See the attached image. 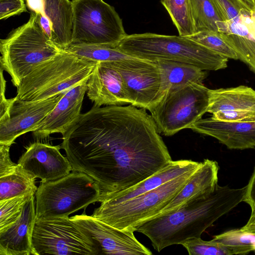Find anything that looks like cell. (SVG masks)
<instances>
[{
  "label": "cell",
  "mask_w": 255,
  "mask_h": 255,
  "mask_svg": "<svg viewBox=\"0 0 255 255\" xmlns=\"http://www.w3.org/2000/svg\"><path fill=\"white\" fill-rule=\"evenodd\" d=\"M62 139L61 148L72 171L98 183L101 200L138 184L172 160L151 115L131 104L94 105L70 125Z\"/></svg>",
  "instance_id": "cell-1"
},
{
  "label": "cell",
  "mask_w": 255,
  "mask_h": 255,
  "mask_svg": "<svg viewBox=\"0 0 255 255\" xmlns=\"http://www.w3.org/2000/svg\"><path fill=\"white\" fill-rule=\"evenodd\" d=\"M246 191V186L232 188L218 184L176 210L145 222L136 231L148 237L158 252L187 240L201 238L216 221L244 201Z\"/></svg>",
  "instance_id": "cell-2"
},
{
  "label": "cell",
  "mask_w": 255,
  "mask_h": 255,
  "mask_svg": "<svg viewBox=\"0 0 255 255\" xmlns=\"http://www.w3.org/2000/svg\"><path fill=\"white\" fill-rule=\"evenodd\" d=\"M131 57L150 61L186 63L203 70L227 68L228 58L186 37L152 33L127 35L116 47Z\"/></svg>",
  "instance_id": "cell-3"
},
{
  "label": "cell",
  "mask_w": 255,
  "mask_h": 255,
  "mask_svg": "<svg viewBox=\"0 0 255 255\" xmlns=\"http://www.w3.org/2000/svg\"><path fill=\"white\" fill-rule=\"evenodd\" d=\"M64 51L45 33L37 14L31 12L27 22L0 39V67L17 88L35 67Z\"/></svg>",
  "instance_id": "cell-4"
},
{
  "label": "cell",
  "mask_w": 255,
  "mask_h": 255,
  "mask_svg": "<svg viewBox=\"0 0 255 255\" xmlns=\"http://www.w3.org/2000/svg\"><path fill=\"white\" fill-rule=\"evenodd\" d=\"M97 62L64 50L35 67L17 88L16 100H45L89 79Z\"/></svg>",
  "instance_id": "cell-5"
},
{
  "label": "cell",
  "mask_w": 255,
  "mask_h": 255,
  "mask_svg": "<svg viewBox=\"0 0 255 255\" xmlns=\"http://www.w3.org/2000/svg\"><path fill=\"white\" fill-rule=\"evenodd\" d=\"M36 218L49 219L69 215L100 202L102 191L87 174L73 171L58 179L41 182L35 194Z\"/></svg>",
  "instance_id": "cell-6"
},
{
  "label": "cell",
  "mask_w": 255,
  "mask_h": 255,
  "mask_svg": "<svg viewBox=\"0 0 255 255\" xmlns=\"http://www.w3.org/2000/svg\"><path fill=\"white\" fill-rule=\"evenodd\" d=\"M200 166L124 202L113 205L101 203L92 216L119 230L135 232L140 225L157 216L171 201Z\"/></svg>",
  "instance_id": "cell-7"
},
{
  "label": "cell",
  "mask_w": 255,
  "mask_h": 255,
  "mask_svg": "<svg viewBox=\"0 0 255 255\" xmlns=\"http://www.w3.org/2000/svg\"><path fill=\"white\" fill-rule=\"evenodd\" d=\"M72 2L71 44L116 48L128 35L115 8L103 0H73Z\"/></svg>",
  "instance_id": "cell-8"
},
{
  "label": "cell",
  "mask_w": 255,
  "mask_h": 255,
  "mask_svg": "<svg viewBox=\"0 0 255 255\" xmlns=\"http://www.w3.org/2000/svg\"><path fill=\"white\" fill-rule=\"evenodd\" d=\"M209 89L192 83L167 91L150 112L159 133L171 136L189 128L207 112Z\"/></svg>",
  "instance_id": "cell-9"
},
{
  "label": "cell",
  "mask_w": 255,
  "mask_h": 255,
  "mask_svg": "<svg viewBox=\"0 0 255 255\" xmlns=\"http://www.w3.org/2000/svg\"><path fill=\"white\" fill-rule=\"evenodd\" d=\"M31 245L34 255H95L91 242L69 217L36 218Z\"/></svg>",
  "instance_id": "cell-10"
},
{
  "label": "cell",
  "mask_w": 255,
  "mask_h": 255,
  "mask_svg": "<svg viewBox=\"0 0 255 255\" xmlns=\"http://www.w3.org/2000/svg\"><path fill=\"white\" fill-rule=\"evenodd\" d=\"M107 62L120 73L129 104L152 112L162 99L156 64L133 57Z\"/></svg>",
  "instance_id": "cell-11"
},
{
  "label": "cell",
  "mask_w": 255,
  "mask_h": 255,
  "mask_svg": "<svg viewBox=\"0 0 255 255\" xmlns=\"http://www.w3.org/2000/svg\"><path fill=\"white\" fill-rule=\"evenodd\" d=\"M70 219L91 242L95 255H152L137 240L132 231L119 230L85 214Z\"/></svg>",
  "instance_id": "cell-12"
},
{
  "label": "cell",
  "mask_w": 255,
  "mask_h": 255,
  "mask_svg": "<svg viewBox=\"0 0 255 255\" xmlns=\"http://www.w3.org/2000/svg\"><path fill=\"white\" fill-rule=\"evenodd\" d=\"M35 101L16 100L8 114L0 118V144L10 146L19 136L33 131L66 93Z\"/></svg>",
  "instance_id": "cell-13"
},
{
  "label": "cell",
  "mask_w": 255,
  "mask_h": 255,
  "mask_svg": "<svg viewBox=\"0 0 255 255\" xmlns=\"http://www.w3.org/2000/svg\"><path fill=\"white\" fill-rule=\"evenodd\" d=\"M61 146L40 142H33L26 147L17 164L34 178L41 182L58 179L72 171L70 162L60 152Z\"/></svg>",
  "instance_id": "cell-14"
},
{
  "label": "cell",
  "mask_w": 255,
  "mask_h": 255,
  "mask_svg": "<svg viewBox=\"0 0 255 255\" xmlns=\"http://www.w3.org/2000/svg\"><path fill=\"white\" fill-rule=\"evenodd\" d=\"M190 129L212 136L231 149L255 148V121L225 122L201 119Z\"/></svg>",
  "instance_id": "cell-15"
},
{
  "label": "cell",
  "mask_w": 255,
  "mask_h": 255,
  "mask_svg": "<svg viewBox=\"0 0 255 255\" xmlns=\"http://www.w3.org/2000/svg\"><path fill=\"white\" fill-rule=\"evenodd\" d=\"M88 79L79 83L67 91L54 109L33 131L34 136L44 139L50 134H63L70 125L81 114V109Z\"/></svg>",
  "instance_id": "cell-16"
},
{
  "label": "cell",
  "mask_w": 255,
  "mask_h": 255,
  "mask_svg": "<svg viewBox=\"0 0 255 255\" xmlns=\"http://www.w3.org/2000/svg\"><path fill=\"white\" fill-rule=\"evenodd\" d=\"M87 96L94 105L129 104L120 73L107 62H98L87 82Z\"/></svg>",
  "instance_id": "cell-17"
},
{
  "label": "cell",
  "mask_w": 255,
  "mask_h": 255,
  "mask_svg": "<svg viewBox=\"0 0 255 255\" xmlns=\"http://www.w3.org/2000/svg\"><path fill=\"white\" fill-rule=\"evenodd\" d=\"M36 218L33 195L25 204L20 218L0 230V255H33L31 237Z\"/></svg>",
  "instance_id": "cell-18"
},
{
  "label": "cell",
  "mask_w": 255,
  "mask_h": 255,
  "mask_svg": "<svg viewBox=\"0 0 255 255\" xmlns=\"http://www.w3.org/2000/svg\"><path fill=\"white\" fill-rule=\"evenodd\" d=\"M201 162L191 160H172L158 172L138 184L125 190L103 196L100 202L113 205L124 202L153 190L188 171L198 167Z\"/></svg>",
  "instance_id": "cell-19"
},
{
  "label": "cell",
  "mask_w": 255,
  "mask_h": 255,
  "mask_svg": "<svg viewBox=\"0 0 255 255\" xmlns=\"http://www.w3.org/2000/svg\"><path fill=\"white\" fill-rule=\"evenodd\" d=\"M219 170L216 161L204 159L181 191L155 217L173 212L190 199L213 190L218 185Z\"/></svg>",
  "instance_id": "cell-20"
},
{
  "label": "cell",
  "mask_w": 255,
  "mask_h": 255,
  "mask_svg": "<svg viewBox=\"0 0 255 255\" xmlns=\"http://www.w3.org/2000/svg\"><path fill=\"white\" fill-rule=\"evenodd\" d=\"M44 14L50 20L52 26V41L65 50L72 41L73 9L72 1L44 0Z\"/></svg>",
  "instance_id": "cell-21"
},
{
  "label": "cell",
  "mask_w": 255,
  "mask_h": 255,
  "mask_svg": "<svg viewBox=\"0 0 255 255\" xmlns=\"http://www.w3.org/2000/svg\"><path fill=\"white\" fill-rule=\"evenodd\" d=\"M154 62L158 67L161 74L160 94L165 93L189 84H202L206 73L200 68L186 63L166 60Z\"/></svg>",
  "instance_id": "cell-22"
},
{
  "label": "cell",
  "mask_w": 255,
  "mask_h": 255,
  "mask_svg": "<svg viewBox=\"0 0 255 255\" xmlns=\"http://www.w3.org/2000/svg\"><path fill=\"white\" fill-rule=\"evenodd\" d=\"M227 111L255 112V90L243 85L209 89L207 112L213 114Z\"/></svg>",
  "instance_id": "cell-23"
},
{
  "label": "cell",
  "mask_w": 255,
  "mask_h": 255,
  "mask_svg": "<svg viewBox=\"0 0 255 255\" xmlns=\"http://www.w3.org/2000/svg\"><path fill=\"white\" fill-rule=\"evenodd\" d=\"M236 52L238 59L255 73V37L241 22L226 21V29L221 33Z\"/></svg>",
  "instance_id": "cell-24"
},
{
  "label": "cell",
  "mask_w": 255,
  "mask_h": 255,
  "mask_svg": "<svg viewBox=\"0 0 255 255\" xmlns=\"http://www.w3.org/2000/svg\"><path fill=\"white\" fill-rule=\"evenodd\" d=\"M195 27V33L203 31L223 33L225 21L212 0H190Z\"/></svg>",
  "instance_id": "cell-25"
},
{
  "label": "cell",
  "mask_w": 255,
  "mask_h": 255,
  "mask_svg": "<svg viewBox=\"0 0 255 255\" xmlns=\"http://www.w3.org/2000/svg\"><path fill=\"white\" fill-rule=\"evenodd\" d=\"M37 188L35 179L17 164L12 172L0 177V201L23 195H33Z\"/></svg>",
  "instance_id": "cell-26"
},
{
  "label": "cell",
  "mask_w": 255,
  "mask_h": 255,
  "mask_svg": "<svg viewBox=\"0 0 255 255\" xmlns=\"http://www.w3.org/2000/svg\"><path fill=\"white\" fill-rule=\"evenodd\" d=\"M169 14L179 35L189 37L195 33V27L190 0H161Z\"/></svg>",
  "instance_id": "cell-27"
},
{
  "label": "cell",
  "mask_w": 255,
  "mask_h": 255,
  "mask_svg": "<svg viewBox=\"0 0 255 255\" xmlns=\"http://www.w3.org/2000/svg\"><path fill=\"white\" fill-rule=\"evenodd\" d=\"M65 51L82 59L98 62H113L131 57L117 48L104 46L71 44Z\"/></svg>",
  "instance_id": "cell-28"
},
{
  "label": "cell",
  "mask_w": 255,
  "mask_h": 255,
  "mask_svg": "<svg viewBox=\"0 0 255 255\" xmlns=\"http://www.w3.org/2000/svg\"><path fill=\"white\" fill-rule=\"evenodd\" d=\"M213 241L228 246L235 255H246L255 251V233L242 228L226 231L213 237Z\"/></svg>",
  "instance_id": "cell-29"
},
{
  "label": "cell",
  "mask_w": 255,
  "mask_h": 255,
  "mask_svg": "<svg viewBox=\"0 0 255 255\" xmlns=\"http://www.w3.org/2000/svg\"><path fill=\"white\" fill-rule=\"evenodd\" d=\"M186 37L228 59H238L234 49L220 32L200 31Z\"/></svg>",
  "instance_id": "cell-30"
},
{
  "label": "cell",
  "mask_w": 255,
  "mask_h": 255,
  "mask_svg": "<svg viewBox=\"0 0 255 255\" xmlns=\"http://www.w3.org/2000/svg\"><path fill=\"white\" fill-rule=\"evenodd\" d=\"M181 245L190 255H233L234 251L230 247L212 240L204 241L201 238H193L182 242Z\"/></svg>",
  "instance_id": "cell-31"
},
{
  "label": "cell",
  "mask_w": 255,
  "mask_h": 255,
  "mask_svg": "<svg viewBox=\"0 0 255 255\" xmlns=\"http://www.w3.org/2000/svg\"><path fill=\"white\" fill-rule=\"evenodd\" d=\"M33 195H23L0 201V230L20 218L25 204Z\"/></svg>",
  "instance_id": "cell-32"
},
{
  "label": "cell",
  "mask_w": 255,
  "mask_h": 255,
  "mask_svg": "<svg viewBox=\"0 0 255 255\" xmlns=\"http://www.w3.org/2000/svg\"><path fill=\"white\" fill-rule=\"evenodd\" d=\"M226 21L240 22L252 9L243 0H212Z\"/></svg>",
  "instance_id": "cell-33"
},
{
  "label": "cell",
  "mask_w": 255,
  "mask_h": 255,
  "mask_svg": "<svg viewBox=\"0 0 255 255\" xmlns=\"http://www.w3.org/2000/svg\"><path fill=\"white\" fill-rule=\"evenodd\" d=\"M213 119L225 122L255 121V112L247 111H219L212 114Z\"/></svg>",
  "instance_id": "cell-34"
},
{
  "label": "cell",
  "mask_w": 255,
  "mask_h": 255,
  "mask_svg": "<svg viewBox=\"0 0 255 255\" xmlns=\"http://www.w3.org/2000/svg\"><path fill=\"white\" fill-rule=\"evenodd\" d=\"M26 7L24 0H0V19L26 12Z\"/></svg>",
  "instance_id": "cell-35"
},
{
  "label": "cell",
  "mask_w": 255,
  "mask_h": 255,
  "mask_svg": "<svg viewBox=\"0 0 255 255\" xmlns=\"http://www.w3.org/2000/svg\"><path fill=\"white\" fill-rule=\"evenodd\" d=\"M9 148V146L0 144V177L12 172L17 166L10 158Z\"/></svg>",
  "instance_id": "cell-36"
},
{
  "label": "cell",
  "mask_w": 255,
  "mask_h": 255,
  "mask_svg": "<svg viewBox=\"0 0 255 255\" xmlns=\"http://www.w3.org/2000/svg\"><path fill=\"white\" fill-rule=\"evenodd\" d=\"M244 202L248 204L251 208L255 206V166L249 183L246 186Z\"/></svg>",
  "instance_id": "cell-37"
},
{
  "label": "cell",
  "mask_w": 255,
  "mask_h": 255,
  "mask_svg": "<svg viewBox=\"0 0 255 255\" xmlns=\"http://www.w3.org/2000/svg\"><path fill=\"white\" fill-rule=\"evenodd\" d=\"M26 4L31 12L44 14V0H26Z\"/></svg>",
  "instance_id": "cell-38"
},
{
  "label": "cell",
  "mask_w": 255,
  "mask_h": 255,
  "mask_svg": "<svg viewBox=\"0 0 255 255\" xmlns=\"http://www.w3.org/2000/svg\"><path fill=\"white\" fill-rule=\"evenodd\" d=\"M251 209V214L247 224H250L255 221V206Z\"/></svg>",
  "instance_id": "cell-39"
},
{
  "label": "cell",
  "mask_w": 255,
  "mask_h": 255,
  "mask_svg": "<svg viewBox=\"0 0 255 255\" xmlns=\"http://www.w3.org/2000/svg\"><path fill=\"white\" fill-rule=\"evenodd\" d=\"M244 0L246 3H247L252 8L254 7L255 3L254 0Z\"/></svg>",
  "instance_id": "cell-40"
},
{
  "label": "cell",
  "mask_w": 255,
  "mask_h": 255,
  "mask_svg": "<svg viewBox=\"0 0 255 255\" xmlns=\"http://www.w3.org/2000/svg\"><path fill=\"white\" fill-rule=\"evenodd\" d=\"M251 17L255 23V6L251 9Z\"/></svg>",
  "instance_id": "cell-41"
},
{
  "label": "cell",
  "mask_w": 255,
  "mask_h": 255,
  "mask_svg": "<svg viewBox=\"0 0 255 255\" xmlns=\"http://www.w3.org/2000/svg\"><path fill=\"white\" fill-rule=\"evenodd\" d=\"M252 227H253V229H254V230H255V222H254L253 223Z\"/></svg>",
  "instance_id": "cell-42"
},
{
  "label": "cell",
  "mask_w": 255,
  "mask_h": 255,
  "mask_svg": "<svg viewBox=\"0 0 255 255\" xmlns=\"http://www.w3.org/2000/svg\"><path fill=\"white\" fill-rule=\"evenodd\" d=\"M254 3H255V0H254Z\"/></svg>",
  "instance_id": "cell-43"
}]
</instances>
